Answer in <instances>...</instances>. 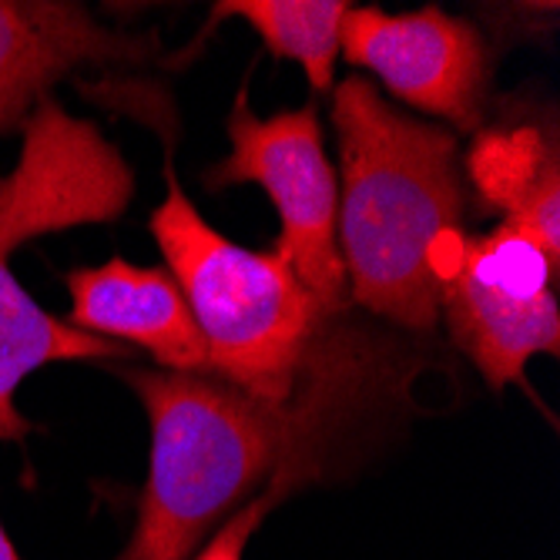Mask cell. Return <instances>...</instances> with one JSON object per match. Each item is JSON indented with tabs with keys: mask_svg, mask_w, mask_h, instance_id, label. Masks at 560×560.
Returning a JSON list of instances; mask_svg holds the SVG:
<instances>
[{
	"mask_svg": "<svg viewBox=\"0 0 560 560\" xmlns=\"http://www.w3.org/2000/svg\"><path fill=\"white\" fill-rule=\"evenodd\" d=\"M151 423V467L135 534L115 560H188L219 521L295 446L339 436L393 386V355L360 326L329 319L285 402L185 373H131Z\"/></svg>",
	"mask_w": 560,
	"mask_h": 560,
	"instance_id": "cell-1",
	"label": "cell"
},
{
	"mask_svg": "<svg viewBox=\"0 0 560 560\" xmlns=\"http://www.w3.org/2000/svg\"><path fill=\"white\" fill-rule=\"evenodd\" d=\"M332 125L342 162L336 242L352 302L430 332L440 319L433 248L464 212L456 138L393 112L363 78L332 91Z\"/></svg>",
	"mask_w": 560,
	"mask_h": 560,
	"instance_id": "cell-2",
	"label": "cell"
},
{
	"mask_svg": "<svg viewBox=\"0 0 560 560\" xmlns=\"http://www.w3.org/2000/svg\"><path fill=\"white\" fill-rule=\"evenodd\" d=\"M21 159L0 178V440L31 433L18 413V386L47 363L125 360V346L47 316L11 272L14 248L78 225L118 219L135 195L121 151L91 121L44 97L24 121Z\"/></svg>",
	"mask_w": 560,
	"mask_h": 560,
	"instance_id": "cell-3",
	"label": "cell"
},
{
	"mask_svg": "<svg viewBox=\"0 0 560 560\" xmlns=\"http://www.w3.org/2000/svg\"><path fill=\"white\" fill-rule=\"evenodd\" d=\"M165 144V201L151 212L148 229L206 339L209 366L252 399L285 402L329 316L276 245L269 252L242 248L198 215L175 178L172 125Z\"/></svg>",
	"mask_w": 560,
	"mask_h": 560,
	"instance_id": "cell-4",
	"label": "cell"
},
{
	"mask_svg": "<svg viewBox=\"0 0 560 560\" xmlns=\"http://www.w3.org/2000/svg\"><path fill=\"white\" fill-rule=\"evenodd\" d=\"M248 88L235 94L229 115V159L209 172V188L256 182L279 212L276 248L289 259L295 279L336 319L346 305V272L339 259V182L326 159L316 108L259 118L248 105Z\"/></svg>",
	"mask_w": 560,
	"mask_h": 560,
	"instance_id": "cell-5",
	"label": "cell"
},
{
	"mask_svg": "<svg viewBox=\"0 0 560 560\" xmlns=\"http://www.w3.org/2000/svg\"><path fill=\"white\" fill-rule=\"evenodd\" d=\"M339 55L427 115L446 118L460 131L480 128L490 84L483 37L440 8L386 14L352 8L339 31Z\"/></svg>",
	"mask_w": 560,
	"mask_h": 560,
	"instance_id": "cell-6",
	"label": "cell"
},
{
	"mask_svg": "<svg viewBox=\"0 0 560 560\" xmlns=\"http://www.w3.org/2000/svg\"><path fill=\"white\" fill-rule=\"evenodd\" d=\"M159 50V34L108 31L68 0H0V135L21 131L71 68L148 65Z\"/></svg>",
	"mask_w": 560,
	"mask_h": 560,
	"instance_id": "cell-7",
	"label": "cell"
},
{
	"mask_svg": "<svg viewBox=\"0 0 560 560\" xmlns=\"http://www.w3.org/2000/svg\"><path fill=\"white\" fill-rule=\"evenodd\" d=\"M68 289L74 329L112 342H135L168 366V373H212L206 339L191 319L182 289L165 269H141L112 259L97 269H74Z\"/></svg>",
	"mask_w": 560,
	"mask_h": 560,
	"instance_id": "cell-8",
	"label": "cell"
},
{
	"mask_svg": "<svg viewBox=\"0 0 560 560\" xmlns=\"http://www.w3.org/2000/svg\"><path fill=\"white\" fill-rule=\"evenodd\" d=\"M440 313L446 316L453 342L470 355L493 389L524 383L530 355L560 352L557 295L497 282L467 266L464 256L440 282Z\"/></svg>",
	"mask_w": 560,
	"mask_h": 560,
	"instance_id": "cell-9",
	"label": "cell"
},
{
	"mask_svg": "<svg viewBox=\"0 0 560 560\" xmlns=\"http://www.w3.org/2000/svg\"><path fill=\"white\" fill-rule=\"evenodd\" d=\"M470 175L483 201L503 209L560 272V168L557 148L537 128L483 131L470 151Z\"/></svg>",
	"mask_w": 560,
	"mask_h": 560,
	"instance_id": "cell-10",
	"label": "cell"
},
{
	"mask_svg": "<svg viewBox=\"0 0 560 560\" xmlns=\"http://www.w3.org/2000/svg\"><path fill=\"white\" fill-rule=\"evenodd\" d=\"M352 4L346 0H225L212 8V24L238 18L262 37L276 58L295 61L313 91H332L339 31Z\"/></svg>",
	"mask_w": 560,
	"mask_h": 560,
	"instance_id": "cell-11",
	"label": "cell"
},
{
	"mask_svg": "<svg viewBox=\"0 0 560 560\" xmlns=\"http://www.w3.org/2000/svg\"><path fill=\"white\" fill-rule=\"evenodd\" d=\"M336 436H316L310 443L295 446L289 456H282V464L272 470L269 483L262 493L248 497L238 511L219 527V534H212V540H206L191 560H245V547L262 527V521L276 511V506L289 497L299 493L302 487L316 483L326 474V460H329V450H332Z\"/></svg>",
	"mask_w": 560,
	"mask_h": 560,
	"instance_id": "cell-12",
	"label": "cell"
},
{
	"mask_svg": "<svg viewBox=\"0 0 560 560\" xmlns=\"http://www.w3.org/2000/svg\"><path fill=\"white\" fill-rule=\"evenodd\" d=\"M0 560H21L11 537H8V530H4V524H0Z\"/></svg>",
	"mask_w": 560,
	"mask_h": 560,
	"instance_id": "cell-13",
	"label": "cell"
}]
</instances>
